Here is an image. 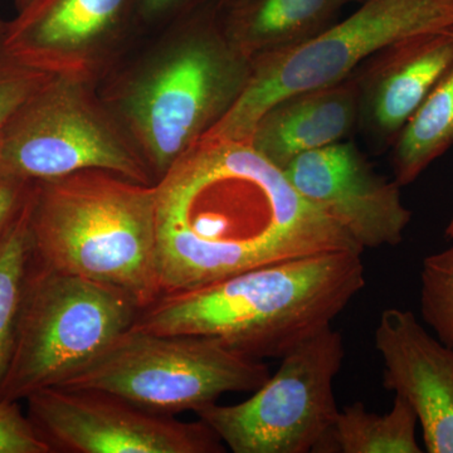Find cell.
<instances>
[{"instance_id": "21", "label": "cell", "mask_w": 453, "mask_h": 453, "mask_svg": "<svg viewBox=\"0 0 453 453\" xmlns=\"http://www.w3.org/2000/svg\"><path fill=\"white\" fill-rule=\"evenodd\" d=\"M53 74L33 68L0 47V138L27 98Z\"/></svg>"}, {"instance_id": "10", "label": "cell", "mask_w": 453, "mask_h": 453, "mask_svg": "<svg viewBox=\"0 0 453 453\" xmlns=\"http://www.w3.org/2000/svg\"><path fill=\"white\" fill-rule=\"evenodd\" d=\"M27 416L50 453H223L202 421H180L104 390L50 387L25 399Z\"/></svg>"}, {"instance_id": "16", "label": "cell", "mask_w": 453, "mask_h": 453, "mask_svg": "<svg viewBox=\"0 0 453 453\" xmlns=\"http://www.w3.org/2000/svg\"><path fill=\"white\" fill-rule=\"evenodd\" d=\"M348 0H234L219 4L226 37L250 61L294 49L336 22Z\"/></svg>"}, {"instance_id": "30", "label": "cell", "mask_w": 453, "mask_h": 453, "mask_svg": "<svg viewBox=\"0 0 453 453\" xmlns=\"http://www.w3.org/2000/svg\"><path fill=\"white\" fill-rule=\"evenodd\" d=\"M350 2H362V0H348V3H350Z\"/></svg>"}, {"instance_id": "1", "label": "cell", "mask_w": 453, "mask_h": 453, "mask_svg": "<svg viewBox=\"0 0 453 453\" xmlns=\"http://www.w3.org/2000/svg\"><path fill=\"white\" fill-rule=\"evenodd\" d=\"M155 187L162 295L288 259L365 253L250 140L204 136Z\"/></svg>"}, {"instance_id": "15", "label": "cell", "mask_w": 453, "mask_h": 453, "mask_svg": "<svg viewBox=\"0 0 453 453\" xmlns=\"http://www.w3.org/2000/svg\"><path fill=\"white\" fill-rule=\"evenodd\" d=\"M360 91L350 76L276 101L262 113L250 142L262 157L285 168L301 154L342 142L359 124Z\"/></svg>"}, {"instance_id": "17", "label": "cell", "mask_w": 453, "mask_h": 453, "mask_svg": "<svg viewBox=\"0 0 453 453\" xmlns=\"http://www.w3.org/2000/svg\"><path fill=\"white\" fill-rule=\"evenodd\" d=\"M453 145V68L426 97L393 144V172L410 186Z\"/></svg>"}, {"instance_id": "20", "label": "cell", "mask_w": 453, "mask_h": 453, "mask_svg": "<svg viewBox=\"0 0 453 453\" xmlns=\"http://www.w3.org/2000/svg\"><path fill=\"white\" fill-rule=\"evenodd\" d=\"M421 312L447 344L453 330V246L423 259Z\"/></svg>"}, {"instance_id": "14", "label": "cell", "mask_w": 453, "mask_h": 453, "mask_svg": "<svg viewBox=\"0 0 453 453\" xmlns=\"http://www.w3.org/2000/svg\"><path fill=\"white\" fill-rule=\"evenodd\" d=\"M453 68V27L413 35L357 68L359 124L381 145L399 133Z\"/></svg>"}, {"instance_id": "12", "label": "cell", "mask_w": 453, "mask_h": 453, "mask_svg": "<svg viewBox=\"0 0 453 453\" xmlns=\"http://www.w3.org/2000/svg\"><path fill=\"white\" fill-rule=\"evenodd\" d=\"M282 172L306 202L365 251L403 241L412 211L402 201L401 186L375 172L353 142L301 154Z\"/></svg>"}, {"instance_id": "25", "label": "cell", "mask_w": 453, "mask_h": 453, "mask_svg": "<svg viewBox=\"0 0 453 453\" xmlns=\"http://www.w3.org/2000/svg\"><path fill=\"white\" fill-rule=\"evenodd\" d=\"M14 2H16L17 12H20L23 11V9L29 7V5H31L33 2H35V0H14Z\"/></svg>"}, {"instance_id": "28", "label": "cell", "mask_w": 453, "mask_h": 453, "mask_svg": "<svg viewBox=\"0 0 453 453\" xmlns=\"http://www.w3.org/2000/svg\"><path fill=\"white\" fill-rule=\"evenodd\" d=\"M446 345H449V347L453 348V330H452L451 335H449V342H447Z\"/></svg>"}, {"instance_id": "27", "label": "cell", "mask_w": 453, "mask_h": 453, "mask_svg": "<svg viewBox=\"0 0 453 453\" xmlns=\"http://www.w3.org/2000/svg\"><path fill=\"white\" fill-rule=\"evenodd\" d=\"M5 27H7V20L3 19L2 16H0V38H2L3 33L5 31Z\"/></svg>"}, {"instance_id": "22", "label": "cell", "mask_w": 453, "mask_h": 453, "mask_svg": "<svg viewBox=\"0 0 453 453\" xmlns=\"http://www.w3.org/2000/svg\"><path fill=\"white\" fill-rule=\"evenodd\" d=\"M0 453H50L19 401L0 399Z\"/></svg>"}, {"instance_id": "5", "label": "cell", "mask_w": 453, "mask_h": 453, "mask_svg": "<svg viewBox=\"0 0 453 453\" xmlns=\"http://www.w3.org/2000/svg\"><path fill=\"white\" fill-rule=\"evenodd\" d=\"M262 360L217 340L131 326L59 387L104 390L150 412H198L226 393H252L270 377Z\"/></svg>"}, {"instance_id": "26", "label": "cell", "mask_w": 453, "mask_h": 453, "mask_svg": "<svg viewBox=\"0 0 453 453\" xmlns=\"http://www.w3.org/2000/svg\"><path fill=\"white\" fill-rule=\"evenodd\" d=\"M446 237L449 238V240H453V214L452 219L449 220V226H447L446 228Z\"/></svg>"}, {"instance_id": "7", "label": "cell", "mask_w": 453, "mask_h": 453, "mask_svg": "<svg viewBox=\"0 0 453 453\" xmlns=\"http://www.w3.org/2000/svg\"><path fill=\"white\" fill-rule=\"evenodd\" d=\"M142 306L127 292L35 264L0 399L25 401L61 386L135 323Z\"/></svg>"}, {"instance_id": "18", "label": "cell", "mask_w": 453, "mask_h": 453, "mask_svg": "<svg viewBox=\"0 0 453 453\" xmlns=\"http://www.w3.org/2000/svg\"><path fill=\"white\" fill-rule=\"evenodd\" d=\"M418 418L403 396L395 395L389 412H368L362 402L340 411L323 452L421 453L417 442Z\"/></svg>"}, {"instance_id": "2", "label": "cell", "mask_w": 453, "mask_h": 453, "mask_svg": "<svg viewBox=\"0 0 453 453\" xmlns=\"http://www.w3.org/2000/svg\"><path fill=\"white\" fill-rule=\"evenodd\" d=\"M251 67L211 0L134 42L97 88L157 184L231 111Z\"/></svg>"}, {"instance_id": "8", "label": "cell", "mask_w": 453, "mask_h": 453, "mask_svg": "<svg viewBox=\"0 0 453 453\" xmlns=\"http://www.w3.org/2000/svg\"><path fill=\"white\" fill-rule=\"evenodd\" d=\"M0 169L32 181L100 169L154 186L150 170L97 83L50 76L0 138Z\"/></svg>"}, {"instance_id": "13", "label": "cell", "mask_w": 453, "mask_h": 453, "mask_svg": "<svg viewBox=\"0 0 453 453\" xmlns=\"http://www.w3.org/2000/svg\"><path fill=\"white\" fill-rule=\"evenodd\" d=\"M374 344L384 387L412 405L426 451L453 453V348L434 338L412 312L396 308L381 312Z\"/></svg>"}, {"instance_id": "11", "label": "cell", "mask_w": 453, "mask_h": 453, "mask_svg": "<svg viewBox=\"0 0 453 453\" xmlns=\"http://www.w3.org/2000/svg\"><path fill=\"white\" fill-rule=\"evenodd\" d=\"M135 0H35L0 47L33 68L98 83L134 43Z\"/></svg>"}, {"instance_id": "23", "label": "cell", "mask_w": 453, "mask_h": 453, "mask_svg": "<svg viewBox=\"0 0 453 453\" xmlns=\"http://www.w3.org/2000/svg\"><path fill=\"white\" fill-rule=\"evenodd\" d=\"M211 0H135L134 2V42L162 31Z\"/></svg>"}, {"instance_id": "19", "label": "cell", "mask_w": 453, "mask_h": 453, "mask_svg": "<svg viewBox=\"0 0 453 453\" xmlns=\"http://www.w3.org/2000/svg\"><path fill=\"white\" fill-rule=\"evenodd\" d=\"M31 196L0 238V387L13 357L32 270Z\"/></svg>"}, {"instance_id": "3", "label": "cell", "mask_w": 453, "mask_h": 453, "mask_svg": "<svg viewBox=\"0 0 453 453\" xmlns=\"http://www.w3.org/2000/svg\"><path fill=\"white\" fill-rule=\"evenodd\" d=\"M362 256L320 253L169 292L140 310L133 327L204 336L252 359H281L330 326L365 288Z\"/></svg>"}, {"instance_id": "4", "label": "cell", "mask_w": 453, "mask_h": 453, "mask_svg": "<svg viewBox=\"0 0 453 453\" xmlns=\"http://www.w3.org/2000/svg\"><path fill=\"white\" fill-rule=\"evenodd\" d=\"M33 259L127 292L142 309L162 296L157 187L89 169L35 181Z\"/></svg>"}, {"instance_id": "24", "label": "cell", "mask_w": 453, "mask_h": 453, "mask_svg": "<svg viewBox=\"0 0 453 453\" xmlns=\"http://www.w3.org/2000/svg\"><path fill=\"white\" fill-rule=\"evenodd\" d=\"M33 187L35 181L0 169V238L26 207Z\"/></svg>"}, {"instance_id": "9", "label": "cell", "mask_w": 453, "mask_h": 453, "mask_svg": "<svg viewBox=\"0 0 453 453\" xmlns=\"http://www.w3.org/2000/svg\"><path fill=\"white\" fill-rule=\"evenodd\" d=\"M344 357V339L330 325L283 356L249 399L217 402L196 417L234 453L323 452L339 413L334 380Z\"/></svg>"}, {"instance_id": "6", "label": "cell", "mask_w": 453, "mask_h": 453, "mask_svg": "<svg viewBox=\"0 0 453 453\" xmlns=\"http://www.w3.org/2000/svg\"><path fill=\"white\" fill-rule=\"evenodd\" d=\"M451 27L453 0H362L312 40L251 62L242 95L205 136L249 140L262 113L282 97L332 85L405 38Z\"/></svg>"}, {"instance_id": "29", "label": "cell", "mask_w": 453, "mask_h": 453, "mask_svg": "<svg viewBox=\"0 0 453 453\" xmlns=\"http://www.w3.org/2000/svg\"><path fill=\"white\" fill-rule=\"evenodd\" d=\"M234 2V0H219V4H226V3Z\"/></svg>"}]
</instances>
